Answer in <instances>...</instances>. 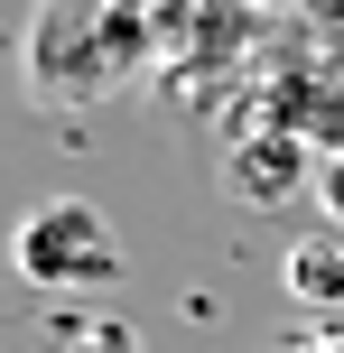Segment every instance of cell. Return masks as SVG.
I'll return each instance as SVG.
<instances>
[{
    "label": "cell",
    "instance_id": "obj_1",
    "mask_svg": "<svg viewBox=\"0 0 344 353\" xmlns=\"http://www.w3.org/2000/svg\"><path fill=\"white\" fill-rule=\"evenodd\" d=\"M19 279L47 288V298H93V288L121 279V242H112L103 205H84V195H47V205L19 214V242H10Z\"/></svg>",
    "mask_w": 344,
    "mask_h": 353
},
{
    "label": "cell",
    "instance_id": "obj_2",
    "mask_svg": "<svg viewBox=\"0 0 344 353\" xmlns=\"http://www.w3.org/2000/svg\"><path fill=\"white\" fill-rule=\"evenodd\" d=\"M279 279H289V298H298V307L344 316V232H298L289 261H279Z\"/></svg>",
    "mask_w": 344,
    "mask_h": 353
},
{
    "label": "cell",
    "instance_id": "obj_3",
    "mask_svg": "<svg viewBox=\"0 0 344 353\" xmlns=\"http://www.w3.org/2000/svg\"><path fill=\"white\" fill-rule=\"evenodd\" d=\"M65 353H140V335H130L121 316H74L65 325Z\"/></svg>",
    "mask_w": 344,
    "mask_h": 353
},
{
    "label": "cell",
    "instance_id": "obj_4",
    "mask_svg": "<svg viewBox=\"0 0 344 353\" xmlns=\"http://www.w3.org/2000/svg\"><path fill=\"white\" fill-rule=\"evenodd\" d=\"M289 353H344V316H307L289 335Z\"/></svg>",
    "mask_w": 344,
    "mask_h": 353
},
{
    "label": "cell",
    "instance_id": "obj_5",
    "mask_svg": "<svg viewBox=\"0 0 344 353\" xmlns=\"http://www.w3.org/2000/svg\"><path fill=\"white\" fill-rule=\"evenodd\" d=\"M316 195H326V214L344 223V159H335V168H316Z\"/></svg>",
    "mask_w": 344,
    "mask_h": 353
}]
</instances>
